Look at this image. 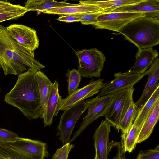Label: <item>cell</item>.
<instances>
[{
  "label": "cell",
  "instance_id": "cell-1",
  "mask_svg": "<svg viewBox=\"0 0 159 159\" xmlns=\"http://www.w3.org/2000/svg\"><path fill=\"white\" fill-rule=\"evenodd\" d=\"M36 70L29 68L18 76L14 87L4 98L7 103L18 108L30 120L40 118L41 107Z\"/></svg>",
  "mask_w": 159,
  "mask_h": 159
},
{
  "label": "cell",
  "instance_id": "cell-2",
  "mask_svg": "<svg viewBox=\"0 0 159 159\" xmlns=\"http://www.w3.org/2000/svg\"><path fill=\"white\" fill-rule=\"evenodd\" d=\"M0 64L5 75H20L27 67L37 71L45 67L35 58L34 52L18 44L0 25Z\"/></svg>",
  "mask_w": 159,
  "mask_h": 159
},
{
  "label": "cell",
  "instance_id": "cell-3",
  "mask_svg": "<svg viewBox=\"0 0 159 159\" xmlns=\"http://www.w3.org/2000/svg\"><path fill=\"white\" fill-rule=\"evenodd\" d=\"M118 32L138 49L152 48L159 44V17L138 18L126 24Z\"/></svg>",
  "mask_w": 159,
  "mask_h": 159
},
{
  "label": "cell",
  "instance_id": "cell-4",
  "mask_svg": "<svg viewBox=\"0 0 159 159\" xmlns=\"http://www.w3.org/2000/svg\"><path fill=\"white\" fill-rule=\"evenodd\" d=\"M133 87L116 92L112 94L110 104L103 116L112 126L117 128L128 109L133 102Z\"/></svg>",
  "mask_w": 159,
  "mask_h": 159
},
{
  "label": "cell",
  "instance_id": "cell-5",
  "mask_svg": "<svg viewBox=\"0 0 159 159\" xmlns=\"http://www.w3.org/2000/svg\"><path fill=\"white\" fill-rule=\"evenodd\" d=\"M79 61L78 70L81 76L99 77L106 61L104 54L95 48L76 52Z\"/></svg>",
  "mask_w": 159,
  "mask_h": 159
},
{
  "label": "cell",
  "instance_id": "cell-6",
  "mask_svg": "<svg viewBox=\"0 0 159 159\" xmlns=\"http://www.w3.org/2000/svg\"><path fill=\"white\" fill-rule=\"evenodd\" d=\"M87 109L85 102L83 101L64 110L57 128L56 134L63 145L69 142L76 122Z\"/></svg>",
  "mask_w": 159,
  "mask_h": 159
},
{
  "label": "cell",
  "instance_id": "cell-7",
  "mask_svg": "<svg viewBox=\"0 0 159 159\" xmlns=\"http://www.w3.org/2000/svg\"><path fill=\"white\" fill-rule=\"evenodd\" d=\"M112 94L96 97L85 101L87 111L78 130L70 139V143L90 124L99 117L103 116L110 104Z\"/></svg>",
  "mask_w": 159,
  "mask_h": 159
},
{
  "label": "cell",
  "instance_id": "cell-8",
  "mask_svg": "<svg viewBox=\"0 0 159 159\" xmlns=\"http://www.w3.org/2000/svg\"><path fill=\"white\" fill-rule=\"evenodd\" d=\"M143 17H145V14L140 12H102L97 17V22L94 26L96 29H106L118 32L130 21Z\"/></svg>",
  "mask_w": 159,
  "mask_h": 159
},
{
  "label": "cell",
  "instance_id": "cell-9",
  "mask_svg": "<svg viewBox=\"0 0 159 159\" xmlns=\"http://www.w3.org/2000/svg\"><path fill=\"white\" fill-rule=\"evenodd\" d=\"M9 35L18 44L33 52L38 48L39 40L35 30L26 25L14 24L6 27Z\"/></svg>",
  "mask_w": 159,
  "mask_h": 159
},
{
  "label": "cell",
  "instance_id": "cell-10",
  "mask_svg": "<svg viewBox=\"0 0 159 159\" xmlns=\"http://www.w3.org/2000/svg\"><path fill=\"white\" fill-rule=\"evenodd\" d=\"M104 79H98L94 80L92 79L88 84L77 89L72 93L62 99L60 110L64 111L98 93L104 84Z\"/></svg>",
  "mask_w": 159,
  "mask_h": 159
},
{
  "label": "cell",
  "instance_id": "cell-11",
  "mask_svg": "<svg viewBox=\"0 0 159 159\" xmlns=\"http://www.w3.org/2000/svg\"><path fill=\"white\" fill-rule=\"evenodd\" d=\"M112 125L106 120H102L93 135L95 154L98 159H107L111 149L118 142L109 141Z\"/></svg>",
  "mask_w": 159,
  "mask_h": 159
},
{
  "label": "cell",
  "instance_id": "cell-12",
  "mask_svg": "<svg viewBox=\"0 0 159 159\" xmlns=\"http://www.w3.org/2000/svg\"><path fill=\"white\" fill-rule=\"evenodd\" d=\"M143 76V74H127L120 72L115 73V78L110 82L105 83L97 96L112 94L118 91L133 87Z\"/></svg>",
  "mask_w": 159,
  "mask_h": 159
},
{
  "label": "cell",
  "instance_id": "cell-13",
  "mask_svg": "<svg viewBox=\"0 0 159 159\" xmlns=\"http://www.w3.org/2000/svg\"><path fill=\"white\" fill-rule=\"evenodd\" d=\"M143 74L144 76L148 75V80L142 94L135 103L139 110L159 86V59L158 57L155 59L149 69Z\"/></svg>",
  "mask_w": 159,
  "mask_h": 159
},
{
  "label": "cell",
  "instance_id": "cell-14",
  "mask_svg": "<svg viewBox=\"0 0 159 159\" xmlns=\"http://www.w3.org/2000/svg\"><path fill=\"white\" fill-rule=\"evenodd\" d=\"M143 13L147 17H159V0H142L135 4L121 6L109 12Z\"/></svg>",
  "mask_w": 159,
  "mask_h": 159
},
{
  "label": "cell",
  "instance_id": "cell-15",
  "mask_svg": "<svg viewBox=\"0 0 159 159\" xmlns=\"http://www.w3.org/2000/svg\"><path fill=\"white\" fill-rule=\"evenodd\" d=\"M62 98L59 94V84L56 80L52 84L48 98L43 119L44 126H50L52 123L53 118L58 114Z\"/></svg>",
  "mask_w": 159,
  "mask_h": 159
},
{
  "label": "cell",
  "instance_id": "cell-16",
  "mask_svg": "<svg viewBox=\"0 0 159 159\" xmlns=\"http://www.w3.org/2000/svg\"><path fill=\"white\" fill-rule=\"evenodd\" d=\"M158 55L157 51L152 48L138 49L135 55V63L125 73L127 74L143 73L150 67Z\"/></svg>",
  "mask_w": 159,
  "mask_h": 159
},
{
  "label": "cell",
  "instance_id": "cell-17",
  "mask_svg": "<svg viewBox=\"0 0 159 159\" xmlns=\"http://www.w3.org/2000/svg\"><path fill=\"white\" fill-rule=\"evenodd\" d=\"M103 11V10L96 6L79 3L70 6L52 8L40 12L47 14L72 15L95 12H102Z\"/></svg>",
  "mask_w": 159,
  "mask_h": 159
},
{
  "label": "cell",
  "instance_id": "cell-18",
  "mask_svg": "<svg viewBox=\"0 0 159 159\" xmlns=\"http://www.w3.org/2000/svg\"><path fill=\"white\" fill-rule=\"evenodd\" d=\"M35 77L39 89L40 99L41 115L40 118L43 119L53 83L43 72L40 71L36 72Z\"/></svg>",
  "mask_w": 159,
  "mask_h": 159
},
{
  "label": "cell",
  "instance_id": "cell-19",
  "mask_svg": "<svg viewBox=\"0 0 159 159\" xmlns=\"http://www.w3.org/2000/svg\"><path fill=\"white\" fill-rule=\"evenodd\" d=\"M159 118V100L144 123L138 138L137 143H140L148 138L153 130Z\"/></svg>",
  "mask_w": 159,
  "mask_h": 159
},
{
  "label": "cell",
  "instance_id": "cell-20",
  "mask_svg": "<svg viewBox=\"0 0 159 159\" xmlns=\"http://www.w3.org/2000/svg\"><path fill=\"white\" fill-rule=\"evenodd\" d=\"M158 100L159 86L144 105L139 110L133 124L142 127Z\"/></svg>",
  "mask_w": 159,
  "mask_h": 159
},
{
  "label": "cell",
  "instance_id": "cell-21",
  "mask_svg": "<svg viewBox=\"0 0 159 159\" xmlns=\"http://www.w3.org/2000/svg\"><path fill=\"white\" fill-rule=\"evenodd\" d=\"M142 0H114L109 1L81 0L80 4L96 6L102 10V12H109L119 7L136 4Z\"/></svg>",
  "mask_w": 159,
  "mask_h": 159
},
{
  "label": "cell",
  "instance_id": "cell-22",
  "mask_svg": "<svg viewBox=\"0 0 159 159\" xmlns=\"http://www.w3.org/2000/svg\"><path fill=\"white\" fill-rule=\"evenodd\" d=\"M49 155L48 150L26 154L0 144V155L9 159H44L48 157Z\"/></svg>",
  "mask_w": 159,
  "mask_h": 159
},
{
  "label": "cell",
  "instance_id": "cell-23",
  "mask_svg": "<svg viewBox=\"0 0 159 159\" xmlns=\"http://www.w3.org/2000/svg\"><path fill=\"white\" fill-rule=\"evenodd\" d=\"M25 4L24 7L30 11H36L40 12L52 8L70 6L74 4L65 1L47 0H28Z\"/></svg>",
  "mask_w": 159,
  "mask_h": 159
},
{
  "label": "cell",
  "instance_id": "cell-24",
  "mask_svg": "<svg viewBox=\"0 0 159 159\" xmlns=\"http://www.w3.org/2000/svg\"><path fill=\"white\" fill-rule=\"evenodd\" d=\"M138 111V108L134 102H133L116 128L118 131L121 130L122 133L121 136L125 135L128 132L133 124Z\"/></svg>",
  "mask_w": 159,
  "mask_h": 159
},
{
  "label": "cell",
  "instance_id": "cell-25",
  "mask_svg": "<svg viewBox=\"0 0 159 159\" xmlns=\"http://www.w3.org/2000/svg\"><path fill=\"white\" fill-rule=\"evenodd\" d=\"M66 75L68 82V94L69 95L78 89L81 81V76L78 70L75 68L71 70L69 69Z\"/></svg>",
  "mask_w": 159,
  "mask_h": 159
},
{
  "label": "cell",
  "instance_id": "cell-26",
  "mask_svg": "<svg viewBox=\"0 0 159 159\" xmlns=\"http://www.w3.org/2000/svg\"><path fill=\"white\" fill-rule=\"evenodd\" d=\"M102 12H95L72 15L79 18L80 21L84 25H92L94 26L97 22V17Z\"/></svg>",
  "mask_w": 159,
  "mask_h": 159
},
{
  "label": "cell",
  "instance_id": "cell-27",
  "mask_svg": "<svg viewBox=\"0 0 159 159\" xmlns=\"http://www.w3.org/2000/svg\"><path fill=\"white\" fill-rule=\"evenodd\" d=\"M29 11V10L25 8L24 9L0 13V23L7 20L17 19L23 16L26 13Z\"/></svg>",
  "mask_w": 159,
  "mask_h": 159
},
{
  "label": "cell",
  "instance_id": "cell-28",
  "mask_svg": "<svg viewBox=\"0 0 159 159\" xmlns=\"http://www.w3.org/2000/svg\"><path fill=\"white\" fill-rule=\"evenodd\" d=\"M75 145L68 142L57 149L52 156V159H68L69 153Z\"/></svg>",
  "mask_w": 159,
  "mask_h": 159
},
{
  "label": "cell",
  "instance_id": "cell-29",
  "mask_svg": "<svg viewBox=\"0 0 159 159\" xmlns=\"http://www.w3.org/2000/svg\"><path fill=\"white\" fill-rule=\"evenodd\" d=\"M136 159H159V145L154 149L140 151Z\"/></svg>",
  "mask_w": 159,
  "mask_h": 159
},
{
  "label": "cell",
  "instance_id": "cell-30",
  "mask_svg": "<svg viewBox=\"0 0 159 159\" xmlns=\"http://www.w3.org/2000/svg\"><path fill=\"white\" fill-rule=\"evenodd\" d=\"M24 6L15 5L6 1L0 0V13L7 12L16 10L24 9Z\"/></svg>",
  "mask_w": 159,
  "mask_h": 159
},
{
  "label": "cell",
  "instance_id": "cell-31",
  "mask_svg": "<svg viewBox=\"0 0 159 159\" xmlns=\"http://www.w3.org/2000/svg\"><path fill=\"white\" fill-rule=\"evenodd\" d=\"M19 137L17 134L11 131L0 128V140L5 141L16 140Z\"/></svg>",
  "mask_w": 159,
  "mask_h": 159
},
{
  "label": "cell",
  "instance_id": "cell-32",
  "mask_svg": "<svg viewBox=\"0 0 159 159\" xmlns=\"http://www.w3.org/2000/svg\"><path fill=\"white\" fill-rule=\"evenodd\" d=\"M57 20L61 21L67 23L79 22L80 20L79 18L72 15H61Z\"/></svg>",
  "mask_w": 159,
  "mask_h": 159
},
{
  "label": "cell",
  "instance_id": "cell-33",
  "mask_svg": "<svg viewBox=\"0 0 159 159\" xmlns=\"http://www.w3.org/2000/svg\"><path fill=\"white\" fill-rule=\"evenodd\" d=\"M116 147L118 148V152L114 157L116 159H126L125 157L124 148L121 143H118Z\"/></svg>",
  "mask_w": 159,
  "mask_h": 159
},
{
  "label": "cell",
  "instance_id": "cell-34",
  "mask_svg": "<svg viewBox=\"0 0 159 159\" xmlns=\"http://www.w3.org/2000/svg\"><path fill=\"white\" fill-rule=\"evenodd\" d=\"M0 159H9L8 158L5 157L3 156L0 155Z\"/></svg>",
  "mask_w": 159,
  "mask_h": 159
},
{
  "label": "cell",
  "instance_id": "cell-35",
  "mask_svg": "<svg viewBox=\"0 0 159 159\" xmlns=\"http://www.w3.org/2000/svg\"><path fill=\"white\" fill-rule=\"evenodd\" d=\"M94 159H98L96 155H95Z\"/></svg>",
  "mask_w": 159,
  "mask_h": 159
},
{
  "label": "cell",
  "instance_id": "cell-36",
  "mask_svg": "<svg viewBox=\"0 0 159 159\" xmlns=\"http://www.w3.org/2000/svg\"><path fill=\"white\" fill-rule=\"evenodd\" d=\"M1 67H2V66H1V64H0V69H1Z\"/></svg>",
  "mask_w": 159,
  "mask_h": 159
},
{
  "label": "cell",
  "instance_id": "cell-37",
  "mask_svg": "<svg viewBox=\"0 0 159 159\" xmlns=\"http://www.w3.org/2000/svg\"><path fill=\"white\" fill-rule=\"evenodd\" d=\"M113 159H116L115 158V157H114Z\"/></svg>",
  "mask_w": 159,
  "mask_h": 159
}]
</instances>
